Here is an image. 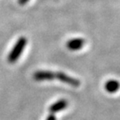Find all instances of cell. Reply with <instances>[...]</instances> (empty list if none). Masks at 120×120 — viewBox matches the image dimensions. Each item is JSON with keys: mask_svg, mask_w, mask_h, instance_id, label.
I'll return each mask as SVG.
<instances>
[{"mask_svg": "<svg viewBox=\"0 0 120 120\" xmlns=\"http://www.w3.org/2000/svg\"><path fill=\"white\" fill-rule=\"evenodd\" d=\"M26 43H27L26 38H24V37L19 38V40H18L17 43H16V44L14 45V47L13 48V49H12L11 52H10L8 57V62L13 64V63H15L17 61L18 58L22 54V51H23V49H24Z\"/></svg>", "mask_w": 120, "mask_h": 120, "instance_id": "cell-1", "label": "cell"}, {"mask_svg": "<svg viewBox=\"0 0 120 120\" xmlns=\"http://www.w3.org/2000/svg\"><path fill=\"white\" fill-rule=\"evenodd\" d=\"M55 78L58 79L59 81H61V82H65V83H68V84H69L73 87H78L80 85L79 80H78L77 79H73V78L70 77V76L62 73V72L55 73Z\"/></svg>", "mask_w": 120, "mask_h": 120, "instance_id": "cell-2", "label": "cell"}, {"mask_svg": "<svg viewBox=\"0 0 120 120\" xmlns=\"http://www.w3.org/2000/svg\"><path fill=\"white\" fill-rule=\"evenodd\" d=\"M34 78L36 81L52 80L55 79V73L51 71H37L34 74Z\"/></svg>", "mask_w": 120, "mask_h": 120, "instance_id": "cell-3", "label": "cell"}, {"mask_svg": "<svg viewBox=\"0 0 120 120\" xmlns=\"http://www.w3.org/2000/svg\"><path fill=\"white\" fill-rule=\"evenodd\" d=\"M104 88L107 92L113 94V93H116L120 88V82L115 79H110L105 82Z\"/></svg>", "mask_w": 120, "mask_h": 120, "instance_id": "cell-4", "label": "cell"}, {"mask_svg": "<svg viewBox=\"0 0 120 120\" xmlns=\"http://www.w3.org/2000/svg\"><path fill=\"white\" fill-rule=\"evenodd\" d=\"M84 44V40L82 38H73L67 43V47L70 50H79L82 49Z\"/></svg>", "mask_w": 120, "mask_h": 120, "instance_id": "cell-5", "label": "cell"}, {"mask_svg": "<svg viewBox=\"0 0 120 120\" xmlns=\"http://www.w3.org/2000/svg\"><path fill=\"white\" fill-rule=\"evenodd\" d=\"M68 106V102L64 99L58 100V102L54 103L53 104H52L49 107V112L51 113H55L57 112H59V111L63 110V109H66Z\"/></svg>", "mask_w": 120, "mask_h": 120, "instance_id": "cell-6", "label": "cell"}, {"mask_svg": "<svg viewBox=\"0 0 120 120\" xmlns=\"http://www.w3.org/2000/svg\"><path fill=\"white\" fill-rule=\"evenodd\" d=\"M29 0H19V4H21V5H23V4H27Z\"/></svg>", "mask_w": 120, "mask_h": 120, "instance_id": "cell-7", "label": "cell"}, {"mask_svg": "<svg viewBox=\"0 0 120 120\" xmlns=\"http://www.w3.org/2000/svg\"><path fill=\"white\" fill-rule=\"evenodd\" d=\"M46 120H56V118H55V116L53 114H51L48 117V118Z\"/></svg>", "mask_w": 120, "mask_h": 120, "instance_id": "cell-8", "label": "cell"}]
</instances>
